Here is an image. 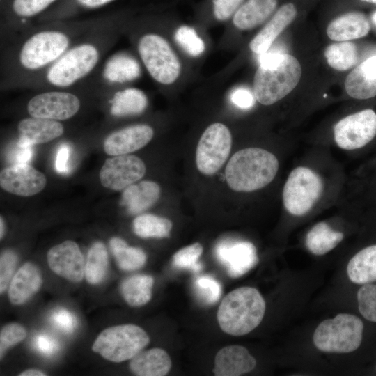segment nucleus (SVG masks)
<instances>
[{
	"mask_svg": "<svg viewBox=\"0 0 376 376\" xmlns=\"http://www.w3.org/2000/svg\"><path fill=\"white\" fill-rule=\"evenodd\" d=\"M146 171V165L139 157L116 155L106 159L100 172V180L104 187L120 191L142 178Z\"/></svg>",
	"mask_w": 376,
	"mask_h": 376,
	"instance_id": "f8f14e48",
	"label": "nucleus"
},
{
	"mask_svg": "<svg viewBox=\"0 0 376 376\" xmlns=\"http://www.w3.org/2000/svg\"><path fill=\"white\" fill-rule=\"evenodd\" d=\"M19 376H45L47 375L46 373L44 372L38 370V369H28L25 371H23L20 374H19Z\"/></svg>",
	"mask_w": 376,
	"mask_h": 376,
	"instance_id": "3c124183",
	"label": "nucleus"
},
{
	"mask_svg": "<svg viewBox=\"0 0 376 376\" xmlns=\"http://www.w3.org/2000/svg\"><path fill=\"white\" fill-rule=\"evenodd\" d=\"M153 283V278L149 275L132 276L122 283L121 294L129 306H142L151 299Z\"/></svg>",
	"mask_w": 376,
	"mask_h": 376,
	"instance_id": "c85d7f7f",
	"label": "nucleus"
},
{
	"mask_svg": "<svg viewBox=\"0 0 376 376\" xmlns=\"http://www.w3.org/2000/svg\"><path fill=\"white\" fill-rule=\"evenodd\" d=\"M1 1H2L3 0H1Z\"/></svg>",
	"mask_w": 376,
	"mask_h": 376,
	"instance_id": "4d7b16f0",
	"label": "nucleus"
},
{
	"mask_svg": "<svg viewBox=\"0 0 376 376\" xmlns=\"http://www.w3.org/2000/svg\"><path fill=\"white\" fill-rule=\"evenodd\" d=\"M109 246L118 266L123 270L138 269L146 261V255L141 249L129 246L121 238H111Z\"/></svg>",
	"mask_w": 376,
	"mask_h": 376,
	"instance_id": "7c9ffc66",
	"label": "nucleus"
},
{
	"mask_svg": "<svg viewBox=\"0 0 376 376\" xmlns=\"http://www.w3.org/2000/svg\"><path fill=\"white\" fill-rule=\"evenodd\" d=\"M256 365L255 358L246 348L228 345L216 354L213 373L217 376H239L252 371Z\"/></svg>",
	"mask_w": 376,
	"mask_h": 376,
	"instance_id": "a211bd4d",
	"label": "nucleus"
},
{
	"mask_svg": "<svg viewBox=\"0 0 376 376\" xmlns=\"http://www.w3.org/2000/svg\"><path fill=\"white\" fill-rule=\"evenodd\" d=\"M107 77L113 81L123 82L133 80L140 75V67L132 57L120 55L111 61Z\"/></svg>",
	"mask_w": 376,
	"mask_h": 376,
	"instance_id": "f704fd0d",
	"label": "nucleus"
},
{
	"mask_svg": "<svg viewBox=\"0 0 376 376\" xmlns=\"http://www.w3.org/2000/svg\"><path fill=\"white\" fill-rule=\"evenodd\" d=\"M0 225H1L0 237L1 239L4 233V224H3V221L2 217H1Z\"/></svg>",
	"mask_w": 376,
	"mask_h": 376,
	"instance_id": "603ef678",
	"label": "nucleus"
},
{
	"mask_svg": "<svg viewBox=\"0 0 376 376\" xmlns=\"http://www.w3.org/2000/svg\"><path fill=\"white\" fill-rule=\"evenodd\" d=\"M253 79V93L258 102L271 105L288 95L298 84L301 68L288 54L268 52L260 54Z\"/></svg>",
	"mask_w": 376,
	"mask_h": 376,
	"instance_id": "f257e3e1",
	"label": "nucleus"
},
{
	"mask_svg": "<svg viewBox=\"0 0 376 376\" xmlns=\"http://www.w3.org/2000/svg\"><path fill=\"white\" fill-rule=\"evenodd\" d=\"M47 259L52 271L69 281L78 283L85 274L84 256L73 241L66 240L51 248Z\"/></svg>",
	"mask_w": 376,
	"mask_h": 376,
	"instance_id": "2eb2a0df",
	"label": "nucleus"
},
{
	"mask_svg": "<svg viewBox=\"0 0 376 376\" xmlns=\"http://www.w3.org/2000/svg\"><path fill=\"white\" fill-rule=\"evenodd\" d=\"M347 93L354 99L365 100L376 96V56L355 67L345 81Z\"/></svg>",
	"mask_w": 376,
	"mask_h": 376,
	"instance_id": "aec40b11",
	"label": "nucleus"
},
{
	"mask_svg": "<svg viewBox=\"0 0 376 376\" xmlns=\"http://www.w3.org/2000/svg\"><path fill=\"white\" fill-rule=\"evenodd\" d=\"M33 155L32 146L23 144L19 141L16 145L10 148L7 153L8 159L13 165L27 164Z\"/></svg>",
	"mask_w": 376,
	"mask_h": 376,
	"instance_id": "a18cd8bd",
	"label": "nucleus"
},
{
	"mask_svg": "<svg viewBox=\"0 0 376 376\" xmlns=\"http://www.w3.org/2000/svg\"><path fill=\"white\" fill-rule=\"evenodd\" d=\"M324 57L332 68L345 71L357 63V47L355 44L348 41L334 43L325 49Z\"/></svg>",
	"mask_w": 376,
	"mask_h": 376,
	"instance_id": "473e14b6",
	"label": "nucleus"
},
{
	"mask_svg": "<svg viewBox=\"0 0 376 376\" xmlns=\"http://www.w3.org/2000/svg\"><path fill=\"white\" fill-rule=\"evenodd\" d=\"M177 43L190 56H200L205 51L203 40L194 29L189 26H180L175 33Z\"/></svg>",
	"mask_w": 376,
	"mask_h": 376,
	"instance_id": "4c0bfd02",
	"label": "nucleus"
},
{
	"mask_svg": "<svg viewBox=\"0 0 376 376\" xmlns=\"http://www.w3.org/2000/svg\"><path fill=\"white\" fill-rule=\"evenodd\" d=\"M279 161L272 152L259 148L236 152L228 162L225 178L235 191L250 192L269 185L279 170Z\"/></svg>",
	"mask_w": 376,
	"mask_h": 376,
	"instance_id": "f03ea898",
	"label": "nucleus"
},
{
	"mask_svg": "<svg viewBox=\"0 0 376 376\" xmlns=\"http://www.w3.org/2000/svg\"><path fill=\"white\" fill-rule=\"evenodd\" d=\"M337 146L347 150L361 148L376 136V113L364 109L339 120L334 128Z\"/></svg>",
	"mask_w": 376,
	"mask_h": 376,
	"instance_id": "9b49d317",
	"label": "nucleus"
},
{
	"mask_svg": "<svg viewBox=\"0 0 376 376\" xmlns=\"http://www.w3.org/2000/svg\"><path fill=\"white\" fill-rule=\"evenodd\" d=\"M17 262L16 253L11 250L1 253L0 258V292L7 288Z\"/></svg>",
	"mask_w": 376,
	"mask_h": 376,
	"instance_id": "79ce46f5",
	"label": "nucleus"
},
{
	"mask_svg": "<svg viewBox=\"0 0 376 376\" xmlns=\"http://www.w3.org/2000/svg\"><path fill=\"white\" fill-rule=\"evenodd\" d=\"M347 274L350 281L359 285L376 283V244L361 249L352 257Z\"/></svg>",
	"mask_w": 376,
	"mask_h": 376,
	"instance_id": "bb28decb",
	"label": "nucleus"
},
{
	"mask_svg": "<svg viewBox=\"0 0 376 376\" xmlns=\"http://www.w3.org/2000/svg\"><path fill=\"white\" fill-rule=\"evenodd\" d=\"M109 265L108 253L104 244L94 243L90 248L85 264V276L91 284H97L104 278Z\"/></svg>",
	"mask_w": 376,
	"mask_h": 376,
	"instance_id": "72a5a7b5",
	"label": "nucleus"
},
{
	"mask_svg": "<svg viewBox=\"0 0 376 376\" xmlns=\"http://www.w3.org/2000/svg\"><path fill=\"white\" fill-rule=\"evenodd\" d=\"M70 155V148L67 144L59 146L55 160V169L61 173H68L69 171L68 159Z\"/></svg>",
	"mask_w": 376,
	"mask_h": 376,
	"instance_id": "09e8293b",
	"label": "nucleus"
},
{
	"mask_svg": "<svg viewBox=\"0 0 376 376\" xmlns=\"http://www.w3.org/2000/svg\"><path fill=\"white\" fill-rule=\"evenodd\" d=\"M214 252L217 259L233 278L243 276L258 262L256 249L249 242L224 240L217 244Z\"/></svg>",
	"mask_w": 376,
	"mask_h": 376,
	"instance_id": "4468645a",
	"label": "nucleus"
},
{
	"mask_svg": "<svg viewBox=\"0 0 376 376\" xmlns=\"http://www.w3.org/2000/svg\"><path fill=\"white\" fill-rule=\"evenodd\" d=\"M56 0H12L10 8L13 15L30 18L44 11Z\"/></svg>",
	"mask_w": 376,
	"mask_h": 376,
	"instance_id": "ea45409f",
	"label": "nucleus"
},
{
	"mask_svg": "<svg viewBox=\"0 0 376 376\" xmlns=\"http://www.w3.org/2000/svg\"><path fill=\"white\" fill-rule=\"evenodd\" d=\"M153 134L152 128L148 125L129 126L109 134L104 141V150L112 156L127 155L147 145Z\"/></svg>",
	"mask_w": 376,
	"mask_h": 376,
	"instance_id": "f3484780",
	"label": "nucleus"
},
{
	"mask_svg": "<svg viewBox=\"0 0 376 376\" xmlns=\"http://www.w3.org/2000/svg\"><path fill=\"white\" fill-rule=\"evenodd\" d=\"M255 95L248 89L238 88L230 95L231 102L237 107L242 109L251 108L255 104Z\"/></svg>",
	"mask_w": 376,
	"mask_h": 376,
	"instance_id": "de8ad7c7",
	"label": "nucleus"
},
{
	"mask_svg": "<svg viewBox=\"0 0 376 376\" xmlns=\"http://www.w3.org/2000/svg\"><path fill=\"white\" fill-rule=\"evenodd\" d=\"M370 28L369 21L363 13L351 12L331 21L327 28V34L334 41H350L364 37Z\"/></svg>",
	"mask_w": 376,
	"mask_h": 376,
	"instance_id": "5701e85b",
	"label": "nucleus"
},
{
	"mask_svg": "<svg viewBox=\"0 0 376 376\" xmlns=\"http://www.w3.org/2000/svg\"><path fill=\"white\" fill-rule=\"evenodd\" d=\"M132 226L134 233L142 238L168 237L173 226L169 219L151 214L138 216Z\"/></svg>",
	"mask_w": 376,
	"mask_h": 376,
	"instance_id": "2f4dec72",
	"label": "nucleus"
},
{
	"mask_svg": "<svg viewBox=\"0 0 376 376\" xmlns=\"http://www.w3.org/2000/svg\"><path fill=\"white\" fill-rule=\"evenodd\" d=\"M244 0H213V12L214 17L219 21L229 19L237 9Z\"/></svg>",
	"mask_w": 376,
	"mask_h": 376,
	"instance_id": "c03bdc74",
	"label": "nucleus"
},
{
	"mask_svg": "<svg viewBox=\"0 0 376 376\" xmlns=\"http://www.w3.org/2000/svg\"><path fill=\"white\" fill-rule=\"evenodd\" d=\"M229 129L221 123L209 125L202 134L196 148L198 170L206 175L216 173L227 160L231 149Z\"/></svg>",
	"mask_w": 376,
	"mask_h": 376,
	"instance_id": "6e6552de",
	"label": "nucleus"
},
{
	"mask_svg": "<svg viewBox=\"0 0 376 376\" xmlns=\"http://www.w3.org/2000/svg\"><path fill=\"white\" fill-rule=\"evenodd\" d=\"M61 123L55 120L31 117L22 120L18 124L19 142L34 145L49 142L63 133Z\"/></svg>",
	"mask_w": 376,
	"mask_h": 376,
	"instance_id": "412c9836",
	"label": "nucleus"
},
{
	"mask_svg": "<svg viewBox=\"0 0 376 376\" xmlns=\"http://www.w3.org/2000/svg\"><path fill=\"white\" fill-rule=\"evenodd\" d=\"M36 349L41 354L50 356L59 349L58 342L52 336L46 334H39L36 336L34 340Z\"/></svg>",
	"mask_w": 376,
	"mask_h": 376,
	"instance_id": "49530a36",
	"label": "nucleus"
},
{
	"mask_svg": "<svg viewBox=\"0 0 376 376\" xmlns=\"http://www.w3.org/2000/svg\"><path fill=\"white\" fill-rule=\"evenodd\" d=\"M194 290L198 298L206 304L218 301L221 295V284L211 276H201L194 283Z\"/></svg>",
	"mask_w": 376,
	"mask_h": 376,
	"instance_id": "58836bf2",
	"label": "nucleus"
},
{
	"mask_svg": "<svg viewBox=\"0 0 376 376\" xmlns=\"http://www.w3.org/2000/svg\"><path fill=\"white\" fill-rule=\"evenodd\" d=\"M372 19L373 22L376 24V12L373 15Z\"/></svg>",
	"mask_w": 376,
	"mask_h": 376,
	"instance_id": "864d4df0",
	"label": "nucleus"
},
{
	"mask_svg": "<svg viewBox=\"0 0 376 376\" xmlns=\"http://www.w3.org/2000/svg\"><path fill=\"white\" fill-rule=\"evenodd\" d=\"M26 336V331L20 324L10 323L5 325L0 333L1 357L9 347L23 340Z\"/></svg>",
	"mask_w": 376,
	"mask_h": 376,
	"instance_id": "a19ab883",
	"label": "nucleus"
},
{
	"mask_svg": "<svg viewBox=\"0 0 376 376\" xmlns=\"http://www.w3.org/2000/svg\"><path fill=\"white\" fill-rule=\"evenodd\" d=\"M80 102L75 95L60 91L46 92L32 97L27 110L32 117L66 120L79 109Z\"/></svg>",
	"mask_w": 376,
	"mask_h": 376,
	"instance_id": "ddd939ff",
	"label": "nucleus"
},
{
	"mask_svg": "<svg viewBox=\"0 0 376 376\" xmlns=\"http://www.w3.org/2000/svg\"><path fill=\"white\" fill-rule=\"evenodd\" d=\"M150 342L140 327L127 324L103 330L92 345L93 352L113 362H123L134 357Z\"/></svg>",
	"mask_w": 376,
	"mask_h": 376,
	"instance_id": "39448f33",
	"label": "nucleus"
},
{
	"mask_svg": "<svg viewBox=\"0 0 376 376\" xmlns=\"http://www.w3.org/2000/svg\"><path fill=\"white\" fill-rule=\"evenodd\" d=\"M68 37L58 31H42L24 44L19 54L22 65L30 70L40 68L58 58L67 49Z\"/></svg>",
	"mask_w": 376,
	"mask_h": 376,
	"instance_id": "9d476101",
	"label": "nucleus"
},
{
	"mask_svg": "<svg viewBox=\"0 0 376 376\" xmlns=\"http://www.w3.org/2000/svg\"><path fill=\"white\" fill-rule=\"evenodd\" d=\"M363 1L370 2V3H373L376 4V0H363Z\"/></svg>",
	"mask_w": 376,
	"mask_h": 376,
	"instance_id": "5fc2aeb1",
	"label": "nucleus"
},
{
	"mask_svg": "<svg viewBox=\"0 0 376 376\" xmlns=\"http://www.w3.org/2000/svg\"><path fill=\"white\" fill-rule=\"evenodd\" d=\"M276 6V0H248L235 12L233 22L239 29H251L268 19Z\"/></svg>",
	"mask_w": 376,
	"mask_h": 376,
	"instance_id": "a878e982",
	"label": "nucleus"
},
{
	"mask_svg": "<svg viewBox=\"0 0 376 376\" xmlns=\"http://www.w3.org/2000/svg\"><path fill=\"white\" fill-rule=\"evenodd\" d=\"M341 232L333 230L326 222L314 225L306 237V246L312 253L324 255L334 249L343 239Z\"/></svg>",
	"mask_w": 376,
	"mask_h": 376,
	"instance_id": "cd10ccee",
	"label": "nucleus"
},
{
	"mask_svg": "<svg viewBox=\"0 0 376 376\" xmlns=\"http://www.w3.org/2000/svg\"><path fill=\"white\" fill-rule=\"evenodd\" d=\"M46 183L45 175L27 164L12 165L0 173L1 188L17 196L35 195L44 189Z\"/></svg>",
	"mask_w": 376,
	"mask_h": 376,
	"instance_id": "dca6fc26",
	"label": "nucleus"
},
{
	"mask_svg": "<svg viewBox=\"0 0 376 376\" xmlns=\"http://www.w3.org/2000/svg\"><path fill=\"white\" fill-rule=\"evenodd\" d=\"M42 279L40 270L30 263L24 264L14 275L8 290V297L14 305L27 301L40 288Z\"/></svg>",
	"mask_w": 376,
	"mask_h": 376,
	"instance_id": "4be33fe9",
	"label": "nucleus"
},
{
	"mask_svg": "<svg viewBox=\"0 0 376 376\" xmlns=\"http://www.w3.org/2000/svg\"><path fill=\"white\" fill-rule=\"evenodd\" d=\"M356 298L359 312L363 318L376 324V283L360 285Z\"/></svg>",
	"mask_w": 376,
	"mask_h": 376,
	"instance_id": "c9c22d12",
	"label": "nucleus"
},
{
	"mask_svg": "<svg viewBox=\"0 0 376 376\" xmlns=\"http://www.w3.org/2000/svg\"><path fill=\"white\" fill-rule=\"evenodd\" d=\"M138 50L147 70L159 83L171 84L180 76V63L161 36L155 33L143 36L139 42Z\"/></svg>",
	"mask_w": 376,
	"mask_h": 376,
	"instance_id": "0eeeda50",
	"label": "nucleus"
},
{
	"mask_svg": "<svg viewBox=\"0 0 376 376\" xmlns=\"http://www.w3.org/2000/svg\"><path fill=\"white\" fill-rule=\"evenodd\" d=\"M148 105L145 93L134 88L119 91L112 100L111 113L116 116H126L142 113Z\"/></svg>",
	"mask_w": 376,
	"mask_h": 376,
	"instance_id": "c756f323",
	"label": "nucleus"
},
{
	"mask_svg": "<svg viewBox=\"0 0 376 376\" xmlns=\"http://www.w3.org/2000/svg\"><path fill=\"white\" fill-rule=\"evenodd\" d=\"M265 302L258 290L241 287L230 292L221 301L217 321L221 330L232 336H243L256 328L265 312Z\"/></svg>",
	"mask_w": 376,
	"mask_h": 376,
	"instance_id": "7ed1b4c3",
	"label": "nucleus"
},
{
	"mask_svg": "<svg viewBox=\"0 0 376 376\" xmlns=\"http://www.w3.org/2000/svg\"><path fill=\"white\" fill-rule=\"evenodd\" d=\"M365 324L358 316L339 313L322 321L315 329L313 340L320 351L350 353L357 350L363 340Z\"/></svg>",
	"mask_w": 376,
	"mask_h": 376,
	"instance_id": "20e7f679",
	"label": "nucleus"
},
{
	"mask_svg": "<svg viewBox=\"0 0 376 376\" xmlns=\"http://www.w3.org/2000/svg\"><path fill=\"white\" fill-rule=\"evenodd\" d=\"M160 187L152 181H142L125 188L122 204L129 213L139 214L152 206L160 196Z\"/></svg>",
	"mask_w": 376,
	"mask_h": 376,
	"instance_id": "393cba45",
	"label": "nucleus"
},
{
	"mask_svg": "<svg viewBox=\"0 0 376 376\" xmlns=\"http://www.w3.org/2000/svg\"><path fill=\"white\" fill-rule=\"evenodd\" d=\"M375 372H376V364H375Z\"/></svg>",
	"mask_w": 376,
	"mask_h": 376,
	"instance_id": "6e6d98bb",
	"label": "nucleus"
},
{
	"mask_svg": "<svg viewBox=\"0 0 376 376\" xmlns=\"http://www.w3.org/2000/svg\"><path fill=\"white\" fill-rule=\"evenodd\" d=\"M98 61L97 49L89 44L72 48L49 70L47 77L53 85L65 87L88 74Z\"/></svg>",
	"mask_w": 376,
	"mask_h": 376,
	"instance_id": "1a4fd4ad",
	"label": "nucleus"
},
{
	"mask_svg": "<svg viewBox=\"0 0 376 376\" xmlns=\"http://www.w3.org/2000/svg\"><path fill=\"white\" fill-rule=\"evenodd\" d=\"M203 253L200 243H194L177 251L173 257V265L179 269H189L194 273L199 272L202 264L198 260Z\"/></svg>",
	"mask_w": 376,
	"mask_h": 376,
	"instance_id": "e433bc0d",
	"label": "nucleus"
},
{
	"mask_svg": "<svg viewBox=\"0 0 376 376\" xmlns=\"http://www.w3.org/2000/svg\"><path fill=\"white\" fill-rule=\"evenodd\" d=\"M297 9L292 3L281 6L270 20L249 43L250 49L257 54L268 51L279 34L295 19Z\"/></svg>",
	"mask_w": 376,
	"mask_h": 376,
	"instance_id": "6ab92c4d",
	"label": "nucleus"
},
{
	"mask_svg": "<svg viewBox=\"0 0 376 376\" xmlns=\"http://www.w3.org/2000/svg\"><path fill=\"white\" fill-rule=\"evenodd\" d=\"M171 368V359L161 348L139 352L131 359L130 369L138 376H164Z\"/></svg>",
	"mask_w": 376,
	"mask_h": 376,
	"instance_id": "b1692460",
	"label": "nucleus"
},
{
	"mask_svg": "<svg viewBox=\"0 0 376 376\" xmlns=\"http://www.w3.org/2000/svg\"><path fill=\"white\" fill-rule=\"evenodd\" d=\"M113 1L114 0H72L75 6L85 9L97 8Z\"/></svg>",
	"mask_w": 376,
	"mask_h": 376,
	"instance_id": "8fccbe9b",
	"label": "nucleus"
},
{
	"mask_svg": "<svg viewBox=\"0 0 376 376\" xmlns=\"http://www.w3.org/2000/svg\"><path fill=\"white\" fill-rule=\"evenodd\" d=\"M52 324L66 334L72 333L76 326L77 320L73 313L65 308H58L51 315Z\"/></svg>",
	"mask_w": 376,
	"mask_h": 376,
	"instance_id": "37998d69",
	"label": "nucleus"
},
{
	"mask_svg": "<svg viewBox=\"0 0 376 376\" xmlns=\"http://www.w3.org/2000/svg\"><path fill=\"white\" fill-rule=\"evenodd\" d=\"M323 181L313 170L304 166L294 169L284 185L282 198L285 210L295 216L309 212L323 191Z\"/></svg>",
	"mask_w": 376,
	"mask_h": 376,
	"instance_id": "423d86ee",
	"label": "nucleus"
}]
</instances>
